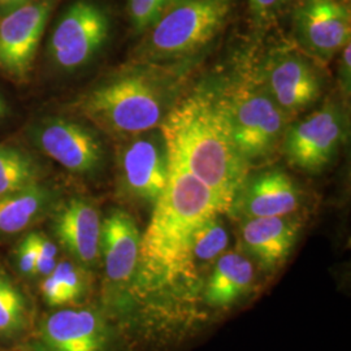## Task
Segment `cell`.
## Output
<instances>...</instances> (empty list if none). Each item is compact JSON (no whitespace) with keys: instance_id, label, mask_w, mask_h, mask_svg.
Masks as SVG:
<instances>
[{"instance_id":"1","label":"cell","mask_w":351,"mask_h":351,"mask_svg":"<svg viewBox=\"0 0 351 351\" xmlns=\"http://www.w3.org/2000/svg\"><path fill=\"white\" fill-rule=\"evenodd\" d=\"M168 156L176 159L215 194L228 213L247 178L219 97L197 91L171 107L159 126Z\"/></svg>"},{"instance_id":"2","label":"cell","mask_w":351,"mask_h":351,"mask_svg":"<svg viewBox=\"0 0 351 351\" xmlns=\"http://www.w3.org/2000/svg\"><path fill=\"white\" fill-rule=\"evenodd\" d=\"M224 213L210 189L168 156V180L154 203L150 224L141 237V275L156 282L184 278L189 249L197 229Z\"/></svg>"},{"instance_id":"3","label":"cell","mask_w":351,"mask_h":351,"mask_svg":"<svg viewBox=\"0 0 351 351\" xmlns=\"http://www.w3.org/2000/svg\"><path fill=\"white\" fill-rule=\"evenodd\" d=\"M169 91L149 71H130L93 88L80 103L84 116L107 134L132 138L160 126Z\"/></svg>"},{"instance_id":"4","label":"cell","mask_w":351,"mask_h":351,"mask_svg":"<svg viewBox=\"0 0 351 351\" xmlns=\"http://www.w3.org/2000/svg\"><path fill=\"white\" fill-rule=\"evenodd\" d=\"M217 97L232 138L246 163L271 156L284 138L289 114L277 106L265 86L236 84Z\"/></svg>"},{"instance_id":"5","label":"cell","mask_w":351,"mask_h":351,"mask_svg":"<svg viewBox=\"0 0 351 351\" xmlns=\"http://www.w3.org/2000/svg\"><path fill=\"white\" fill-rule=\"evenodd\" d=\"M233 0H172L149 27L145 52L150 59L191 55L219 34Z\"/></svg>"},{"instance_id":"6","label":"cell","mask_w":351,"mask_h":351,"mask_svg":"<svg viewBox=\"0 0 351 351\" xmlns=\"http://www.w3.org/2000/svg\"><path fill=\"white\" fill-rule=\"evenodd\" d=\"M110 27L108 14L99 4L77 0L66 8L51 36V60L63 71L84 66L103 47Z\"/></svg>"},{"instance_id":"7","label":"cell","mask_w":351,"mask_h":351,"mask_svg":"<svg viewBox=\"0 0 351 351\" xmlns=\"http://www.w3.org/2000/svg\"><path fill=\"white\" fill-rule=\"evenodd\" d=\"M345 130L343 116L335 104L288 126L282 139L289 163L310 173L323 171L335 159Z\"/></svg>"},{"instance_id":"8","label":"cell","mask_w":351,"mask_h":351,"mask_svg":"<svg viewBox=\"0 0 351 351\" xmlns=\"http://www.w3.org/2000/svg\"><path fill=\"white\" fill-rule=\"evenodd\" d=\"M58 0H27L0 20V71L25 80Z\"/></svg>"},{"instance_id":"9","label":"cell","mask_w":351,"mask_h":351,"mask_svg":"<svg viewBox=\"0 0 351 351\" xmlns=\"http://www.w3.org/2000/svg\"><path fill=\"white\" fill-rule=\"evenodd\" d=\"M155 130V129H154ZM154 130L132 137L120 150L121 185L139 201L154 204L168 180V154L163 136Z\"/></svg>"},{"instance_id":"10","label":"cell","mask_w":351,"mask_h":351,"mask_svg":"<svg viewBox=\"0 0 351 351\" xmlns=\"http://www.w3.org/2000/svg\"><path fill=\"white\" fill-rule=\"evenodd\" d=\"M38 149L75 175L95 173L104 150L99 138L81 124L65 119H47L33 129Z\"/></svg>"},{"instance_id":"11","label":"cell","mask_w":351,"mask_h":351,"mask_svg":"<svg viewBox=\"0 0 351 351\" xmlns=\"http://www.w3.org/2000/svg\"><path fill=\"white\" fill-rule=\"evenodd\" d=\"M294 27L302 46L322 59L350 43V12L339 0H303L294 13Z\"/></svg>"},{"instance_id":"12","label":"cell","mask_w":351,"mask_h":351,"mask_svg":"<svg viewBox=\"0 0 351 351\" xmlns=\"http://www.w3.org/2000/svg\"><path fill=\"white\" fill-rule=\"evenodd\" d=\"M300 202L294 181L285 172L274 169L247 177L228 213L243 219L288 216L298 208Z\"/></svg>"},{"instance_id":"13","label":"cell","mask_w":351,"mask_h":351,"mask_svg":"<svg viewBox=\"0 0 351 351\" xmlns=\"http://www.w3.org/2000/svg\"><path fill=\"white\" fill-rule=\"evenodd\" d=\"M101 221L97 207L84 199L72 198L55 213V236L77 263L91 267L101 256Z\"/></svg>"},{"instance_id":"14","label":"cell","mask_w":351,"mask_h":351,"mask_svg":"<svg viewBox=\"0 0 351 351\" xmlns=\"http://www.w3.org/2000/svg\"><path fill=\"white\" fill-rule=\"evenodd\" d=\"M40 341L47 351H104L107 328L93 310L66 308L43 320Z\"/></svg>"},{"instance_id":"15","label":"cell","mask_w":351,"mask_h":351,"mask_svg":"<svg viewBox=\"0 0 351 351\" xmlns=\"http://www.w3.org/2000/svg\"><path fill=\"white\" fill-rule=\"evenodd\" d=\"M264 86L289 116L310 107L317 101L322 90L311 65L295 55L282 56L271 64Z\"/></svg>"},{"instance_id":"16","label":"cell","mask_w":351,"mask_h":351,"mask_svg":"<svg viewBox=\"0 0 351 351\" xmlns=\"http://www.w3.org/2000/svg\"><path fill=\"white\" fill-rule=\"evenodd\" d=\"M141 234L136 221L123 210H113L101 221V252L106 275L114 284H126L139 262Z\"/></svg>"},{"instance_id":"17","label":"cell","mask_w":351,"mask_h":351,"mask_svg":"<svg viewBox=\"0 0 351 351\" xmlns=\"http://www.w3.org/2000/svg\"><path fill=\"white\" fill-rule=\"evenodd\" d=\"M300 224L288 216L243 219L241 241L243 249L265 268L282 263L293 249Z\"/></svg>"},{"instance_id":"18","label":"cell","mask_w":351,"mask_h":351,"mask_svg":"<svg viewBox=\"0 0 351 351\" xmlns=\"http://www.w3.org/2000/svg\"><path fill=\"white\" fill-rule=\"evenodd\" d=\"M254 280V267L237 252L223 254L213 263L206 287V301L213 306H228L245 294Z\"/></svg>"},{"instance_id":"19","label":"cell","mask_w":351,"mask_h":351,"mask_svg":"<svg viewBox=\"0 0 351 351\" xmlns=\"http://www.w3.org/2000/svg\"><path fill=\"white\" fill-rule=\"evenodd\" d=\"M52 191L40 182L30 188L0 197V236L24 232L47 213Z\"/></svg>"},{"instance_id":"20","label":"cell","mask_w":351,"mask_h":351,"mask_svg":"<svg viewBox=\"0 0 351 351\" xmlns=\"http://www.w3.org/2000/svg\"><path fill=\"white\" fill-rule=\"evenodd\" d=\"M221 213L207 219L194 233L189 249L185 276L193 278L203 268L215 263L226 250L229 236L223 221L219 219Z\"/></svg>"},{"instance_id":"21","label":"cell","mask_w":351,"mask_h":351,"mask_svg":"<svg viewBox=\"0 0 351 351\" xmlns=\"http://www.w3.org/2000/svg\"><path fill=\"white\" fill-rule=\"evenodd\" d=\"M40 182V167L25 151L0 145V197Z\"/></svg>"},{"instance_id":"22","label":"cell","mask_w":351,"mask_h":351,"mask_svg":"<svg viewBox=\"0 0 351 351\" xmlns=\"http://www.w3.org/2000/svg\"><path fill=\"white\" fill-rule=\"evenodd\" d=\"M29 306L25 295L7 272L0 269V336L14 337L25 330Z\"/></svg>"},{"instance_id":"23","label":"cell","mask_w":351,"mask_h":351,"mask_svg":"<svg viewBox=\"0 0 351 351\" xmlns=\"http://www.w3.org/2000/svg\"><path fill=\"white\" fill-rule=\"evenodd\" d=\"M51 275L59 281L65 294L66 303L80 300L86 290V278L82 268L72 262H59Z\"/></svg>"},{"instance_id":"24","label":"cell","mask_w":351,"mask_h":351,"mask_svg":"<svg viewBox=\"0 0 351 351\" xmlns=\"http://www.w3.org/2000/svg\"><path fill=\"white\" fill-rule=\"evenodd\" d=\"M172 0H128L132 23L138 32L147 30Z\"/></svg>"},{"instance_id":"25","label":"cell","mask_w":351,"mask_h":351,"mask_svg":"<svg viewBox=\"0 0 351 351\" xmlns=\"http://www.w3.org/2000/svg\"><path fill=\"white\" fill-rule=\"evenodd\" d=\"M17 267L26 276L36 275L37 264V232L29 233L19 243L16 250Z\"/></svg>"},{"instance_id":"26","label":"cell","mask_w":351,"mask_h":351,"mask_svg":"<svg viewBox=\"0 0 351 351\" xmlns=\"http://www.w3.org/2000/svg\"><path fill=\"white\" fill-rule=\"evenodd\" d=\"M58 249L56 245L47 239L45 234L37 233V264H36V275L49 276L56 267Z\"/></svg>"},{"instance_id":"27","label":"cell","mask_w":351,"mask_h":351,"mask_svg":"<svg viewBox=\"0 0 351 351\" xmlns=\"http://www.w3.org/2000/svg\"><path fill=\"white\" fill-rule=\"evenodd\" d=\"M40 290H42L45 301L47 302L50 306H63V304H66L63 289L60 287L59 281L52 275L45 277V280H43V282L40 285Z\"/></svg>"},{"instance_id":"28","label":"cell","mask_w":351,"mask_h":351,"mask_svg":"<svg viewBox=\"0 0 351 351\" xmlns=\"http://www.w3.org/2000/svg\"><path fill=\"white\" fill-rule=\"evenodd\" d=\"M252 12L259 17H265L277 11L281 5L288 3L289 0H249Z\"/></svg>"},{"instance_id":"29","label":"cell","mask_w":351,"mask_h":351,"mask_svg":"<svg viewBox=\"0 0 351 351\" xmlns=\"http://www.w3.org/2000/svg\"><path fill=\"white\" fill-rule=\"evenodd\" d=\"M351 49L350 43L342 49L341 59V81L345 91H350Z\"/></svg>"},{"instance_id":"30","label":"cell","mask_w":351,"mask_h":351,"mask_svg":"<svg viewBox=\"0 0 351 351\" xmlns=\"http://www.w3.org/2000/svg\"><path fill=\"white\" fill-rule=\"evenodd\" d=\"M27 0H0V13H5L12 11L14 8L20 7L21 4L26 3Z\"/></svg>"},{"instance_id":"31","label":"cell","mask_w":351,"mask_h":351,"mask_svg":"<svg viewBox=\"0 0 351 351\" xmlns=\"http://www.w3.org/2000/svg\"><path fill=\"white\" fill-rule=\"evenodd\" d=\"M7 112V107H5V103L3 101V98L0 97V120L4 117V114Z\"/></svg>"}]
</instances>
